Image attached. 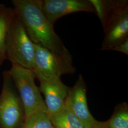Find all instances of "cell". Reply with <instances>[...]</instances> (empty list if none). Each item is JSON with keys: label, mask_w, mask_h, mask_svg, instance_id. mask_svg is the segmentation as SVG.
Wrapping results in <instances>:
<instances>
[{"label": "cell", "mask_w": 128, "mask_h": 128, "mask_svg": "<svg viewBox=\"0 0 128 128\" xmlns=\"http://www.w3.org/2000/svg\"><path fill=\"white\" fill-rule=\"evenodd\" d=\"M14 10L34 44L56 54L72 58L62 40L43 14L41 0H12Z\"/></svg>", "instance_id": "6da1fadb"}, {"label": "cell", "mask_w": 128, "mask_h": 128, "mask_svg": "<svg viewBox=\"0 0 128 128\" xmlns=\"http://www.w3.org/2000/svg\"><path fill=\"white\" fill-rule=\"evenodd\" d=\"M102 25L104 37L101 50H112L128 40V0H105V14Z\"/></svg>", "instance_id": "7a4b0ae2"}, {"label": "cell", "mask_w": 128, "mask_h": 128, "mask_svg": "<svg viewBox=\"0 0 128 128\" xmlns=\"http://www.w3.org/2000/svg\"><path fill=\"white\" fill-rule=\"evenodd\" d=\"M34 54L35 45L15 12L6 40V59L12 64L32 70Z\"/></svg>", "instance_id": "3957f363"}, {"label": "cell", "mask_w": 128, "mask_h": 128, "mask_svg": "<svg viewBox=\"0 0 128 128\" xmlns=\"http://www.w3.org/2000/svg\"><path fill=\"white\" fill-rule=\"evenodd\" d=\"M22 103L24 118L40 110H46L39 87L35 82L33 71L15 64L8 70Z\"/></svg>", "instance_id": "277c9868"}, {"label": "cell", "mask_w": 128, "mask_h": 128, "mask_svg": "<svg viewBox=\"0 0 128 128\" xmlns=\"http://www.w3.org/2000/svg\"><path fill=\"white\" fill-rule=\"evenodd\" d=\"M32 70L40 82L61 78L76 72L72 58L60 56L40 45L35 44Z\"/></svg>", "instance_id": "5b68a950"}, {"label": "cell", "mask_w": 128, "mask_h": 128, "mask_svg": "<svg viewBox=\"0 0 128 128\" xmlns=\"http://www.w3.org/2000/svg\"><path fill=\"white\" fill-rule=\"evenodd\" d=\"M0 94V124L2 128H18L24 119L22 103L8 71L2 74Z\"/></svg>", "instance_id": "8992f818"}, {"label": "cell", "mask_w": 128, "mask_h": 128, "mask_svg": "<svg viewBox=\"0 0 128 128\" xmlns=\"http://www.w3.org/2000/svg\"><path fill=\"white\" fill-rule=\"evenodd\" d=\"M86 85L81 74L73 87H70L66 100L74 114L84 128H91L99 123L92 115L87 104Z\"/></svg>", "instance_id": "52a82bcc"}, {"label": "cell", "mask_w": 128, "mask_h": 128, "mask_svg": "<svg viewBox=\"0 0 128 128\" xmlns=\"http://www.w3.org/2000/svg\"><path fill=\"white\" fill-rule=\"evenodd\" d=\"M41 7L53 26L58 19L68 14L81 12L95 14L90 0H41Z\"/></svg>", "instance_id": "ba28073f"}, {"label": "cell", "mask_w": 128, "mask_h": 128, "mask_svg": "<svg viewBox=\"0 0 128 128\" xmlns=\"http://www.w3.org/2000/svg\"><path fill=\"white\" fill-rule=\"evenodd\" d=\"M70 87L64 84L61 78L40 82V92L45 97V103L50 116L64 108Z\"/></svg>", "instance_id": "9c48e42d"}, {"label": "cell", "mask_w": 128, "mask_h": 128, "mask_svg": "<svg viewBox=\"0 0 128 128\" xmlns=\"http://www.w3.org/2000/svg\"><path fill=\"white\" fill-rule=\"evenodd\" d=\"M14 14V9L0 4V66L6 59V40L10 26Z\"/></svg>", "instance_id": "30bf717a"}, {"label": "cell", "mask_w": 128, "mask_h": 128, "mask_svg": "<svg viewBox=\"0 0 128 128\" xmlns=\"http://www.w3.org/2000/svg\"><path fill=\"white\" fill-rule=\"evenodd\" d=\"M50 117L55 128H84L74 114L67 100L62 110Z\"/></svg>", "instance_id": "8fae6325"}, {"label": "cell", "mask_w": 128, "mask_h": 128, "mask_svg": "<svg viewBox=\"0 0 128 128\" xmlns=\"http://www.w3.org/2000/svg\"><path fill=\"white\" fill-rule=\"evenodd\" d=\"M104 123L108 128H128V104L124 102L116 105L110 118Z\"/></svg>", "instance_id": "7c38bea8"}, {"label": "cell", "mask_w": 128, "mask_h": 128, "mask_svg": "<svg viewBox=\"0 0 128 128\" xmlns=\"http://www.w3.org/2000/svg\"><path fill=\"white\" fill-rule=\"evenodd\" d=\"M20 128H55L47 110H40L24 118Z\"/></svg>", "instance_id": "4fadbf2b"}, {"label": "cell", "mask_w": 128, "mask_h": 128, "mask_svg": "<svg viewBox=\"0 0 128 128\" xmlns=\"http://www.w3.org/2000/svg\"><path fill=\"white\" fill-rule=\"evenodd\" d=\"M112 50L121 52L128 56V39L116 46Z\"/></svg>", "instance_id": "5bb4252c"}, {"label": "cell", "mask_w": 128, "mask_h": 128, "mask_svg": "<svg viewBox=\"0 0 128 128\" xmlns=\"http://www.w3.org/2000/svg\"><path fill=\"white\" fill-rule=\"evenodd\" d=\"M91 128H108L104 124V122H100L99 123L97 124L96 125L94 126V127H92Z\"/></svg>", "instance_id": "9a60e30c"}]
</instances>
